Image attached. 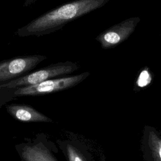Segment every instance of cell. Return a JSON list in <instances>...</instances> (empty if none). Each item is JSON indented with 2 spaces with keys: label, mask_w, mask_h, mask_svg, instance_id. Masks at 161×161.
<instances>
[{
  "label": "cell",
  "mask_w": 161,
  "mask_h": 161,
  "mask_svg": "<svg viewBox=\"0 0 161 161\" xmlns=\"http://www.w3.org/2000/svg\"><path fill=\"white\" fill-rule=\"evenodd\" d=\"M79 68V66L77 63L71 61L52 64L35 71L30 72L14 80L1 84L0 87L17 88L34 85L52 78L67 75L77 71Z\"/></svg>",
  "instance_id": "cell-3"
},
{
  "label": "cell",
  "mask_w": 161,
  "mask_h": 161,
  "mask_svg": "<svg viewBox=\"0 0 161 161\" xmlns=\"http://www.w3.org/2000/svg\"><path fill=\"white\" fill-rule=\"evenodd\" d=\"M152 151L154 158L157 161H161V140L157 136L152 137Z\"/></svg>",
  "instance_id": "cell-9"
},
{
  "label": "cell",
  "mask_w": 161,
  "mask_h": 161,
  "mask_svg": "<svg viewBox=\"0 0 161 161\" xmlns=\"http://www.w3.org/2000/svg\"><path fill=\"white\" fill-rule=\"evenodd\" d=\"M15 90L16 88L0 87V109L16 98Z\"/></svg>",
  "instance_id": "cell-8"
},
{
  "label": "cell",
  "mask_w": 161,
  "mask_h": 161,
  "mask_svg": "<svg viewBox=\"0 0 161 161\" xmlns=\"http://www.w3.org/2000/svg\"><path fill=\"white\" fill-rule=\"evenodd\" d=\"M8 113L16 120L25 123H53L50 118L33 107L21 103H11L5 106Z\"/></svg>",
  "instance_id": "cell-7"
},
{
  "label": "cell",
  "mask_w": 161,
  "mask_h": 161,
  "mask_svg": "<svg viewBox=\"0 0 161 161\" xmlns=\"http://www.w3.org/2000/svg\"><path fill=\"white\" fill-rule=\"evenodd\" d=\"M103 0H73L61 4L18 28L16 35L19 37L40 36L50 34L96 9Z\"/></svg>",
  "instance_id": "cell-1"
},
{
  "label": "cell",
  "mask_w": 161,
  "mask_h": 161,
  "mask_svg": "<svg viewBox=\"0 0 161 161\" xmlns=\"http://www.w3.org/2000/svg\"><path fill=\"white\" fill-rule=\"evenodd\" d=\"M89 72H85L80 74L64 75L52 78L43 82L30 86L16 88L15 97L35 96L51 94L72 88L86 79Z\"/></svg>",
  "instance_id": "cell-4"
},
{
  "label": "cell",
  "mask_w": 161,
  "mask_h": 161,
  "mask_svg": "<svg viewBox=\"0 0 161 161\" xmlns=\"http://www.w3.org/2000/svg\"><path fill=\"white\" fill-rule=\"evenodd\" d=\"M103 40L110 44H116L120 40V36L118 33L113 31H109L103 35Z\"/></svg>",
  "instance_id": "cell-11"
},
{
  "label": "cell",
  "mask_w": 161,
  "mask_h": 161,
  "mask_svg": "<svg viewBox=\"0 0 161 161\" xmlns=\"http://www.w3.org/2000/svg\"><path fill=\"white\" fill-rule=\"evenodd\" d=\"M151 80L152 78L149 72L147 70H144L140 74L136 80V84L138 87H144L150 83Z\"/></svg>",
  "instance_id": "cell-10"
},
{
  "label": "cell",
  "mask_w": 161,
  "mask_h": 161,
  "mask_svg": "<svg viewBox=\"0 0 161 161\" xmlns=\"http://www.w3.org/2000/svg\"><path fill=\"white\" fill-rule=\"evenodd\" d=\"M56 143L67 161H93L80 135L66 131L63 138L56 139Z\"/></svg>",
  "instance_id": "cell-6"
},
{
  "label": "cell",
  "mask_w": 161,
  "mask_h": 161,
  "mask_svg": "<svg viewBox=\"0 0 161 161\" xmlns=\"http://www.w3.org/2000/svg\"><path fill=\"white\" fill-rule=\"evenodd\" d=\"M43 55L34 54L14 57L0 61V84L14 80L30 72L47 59Z\"/></svg>",
  "instance_id": "cell-5"
},
{
  "label": "cell",
  "mask_w": 161,
  "mask_h": 161,
  "mask_svg": "<svg viewBox=\"0 0 161 161\" xmlns=\"http://www.w3.org/2000/svg\"><path fill=\"white\" fill-rule=\"evenodd\" d=\"M21 161H58V145L47 134L38 133L14 146Z\"/></svg>",
  "instance_id": "cell-2"
},
{
  "label": "cell",
  "mask_w": 161,
  "mask_h": 161,
  "mask_svg": "<svg viewBox=\"0 0 161 161\" xmlns=\"http://www.w3.org/2000/svg\"><path fill=\"white\" fill-rule=\"evenodd\" d=\"M39 0H23V6L28 7Z\"/></svg>",
  "instance_id": "cell-12"
}]
</instances>
